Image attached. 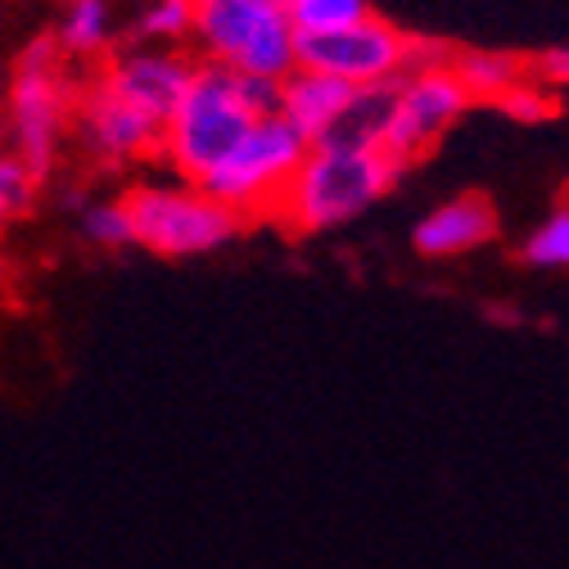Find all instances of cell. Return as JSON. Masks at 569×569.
Masks as SVG:
<instances>
[{
	"label": "cell",
	"instance_id": "cell-1",
	"mask_svg": "<svg viewBox=\"0 0 569 569\" xmlns=\"http://www.w3.org/2000/svg\"><path fill=\"white\" fill-rule=\"evenodd\" d=\"M398 177L402 168L385 150H312L308 146L290 186L280 190L271 218H280L299 236L339 231L352 218H362L367 208H376L398 186Z\"/></svg>",
	"mask_w": 569,
	"mask_h": 569
},
{
	"label": "cell",
	"instance_id": "cell-2",
	"mask_svg": "<svg viewBox=\"0 0 569 569\" xmlns=\"http://www.w3.org/2000/svg\"><path fill=\"white\" fill-rule=\"evenodd\" d=\"M253 122H258V113L244 100L240 73L203 59V63H194V78H190L177 113L163 122L159 146L168 150L172 168L186 181H203L240 146Z\"/></svg>",
	"mask_w": 569,
	"mask_h": 569
},
{
	"label": "cell",
	"instance_id": "cell-3",
	"mask_svg": "<svg viewBox=\"0 0 569 569\" xmlns=\"http://www.w3.org/2000/svg\"><path fill=\"white\" fill-rule=\"evenodd\" d=\"M190 41L208 63L244 78L280 82L295 73V28L284 0H194Z\"/></svg>",
	"mask_w": 569,
	"mask_h": 569
},
{
	"label": "cell",
	"instance_id": "cell-4",
	"mask_svg": "<svg viewBox=\"0 0 569 569\" xmlns=\"http://www.w3.org/2000/svg\"><path fill=\"white\" fill-rule=\"evenodd\" d=\"M131 218V244L150 249L159 258H199L218 253L240 236V212L203 194L199 186H136L122 194Z\"/></svg>",
	"mask_w": 569,
	"mask_h": 569
},
{
	"label": "cell",
	"instance_id": "cell-5",
	"mask_svg": "<svg viewBox=\"0 0 569 569\" xmlns=\"http://www.w3.org/2000/svg\"><path fill=\"white\" fill-rule=\"evenodd\" d=\"M308 154V136L295 131L280 113L276 118H258L240 146L212 168L203 181H194L203 194H212L218 203H227L240 218H271L280 190L290 186L295 168Z\"/></svg>",
	"mask_w": 569,
	"mask_h": 569
},
{
	"label": "cell",
	"instance_id": "cell-6",
	"mask_svg": "<svg viewBox=\"0 0 569 569\" xmlns=\"http://www.w3.org/2000/svg\"><path fill=\"white\" fill-rule=\"evenodd\" d=\"M295 68L339 78L348 87H371V82H398L416 68V37L398 32L389 19L367 14L362 23L295 37Z\"/></svg>",
	"mask_w": 569,
	"mask_h": 569
},
{
	"label": "cell",
	"instance_id": "cell-7",
	"mask_svg": "<svg viewBox=\"0 0 569 569\" xmlns=\"http://www.w3.org/2000/svg\"><path fill=\"white\" fill-rule=\"evenodd\" d=\"M475 109L470 91L452 73V63H425L398 78V100H393V122L385 136V154L407 172L420 163L439 140Z\"/></svg>",
	"mask_w": 569,
	"mask_h": 569
},
{
	"label": "cell",
	"instance_id": "cell-8",
	"mask_svg": "<svg viewBox=\"0 0 569 569\" xmlns=\"http://www.w3.org/2000/svg\"><path fill=\"white\" fill-rule=\"evenodd\" d=\"M68 122V87L59 78L54 46L37 41L23 59L10 87V131H14V159L37 177L54 163L59 136Z\"/></svg>",
	"mask_w": 569,
	"mask_h": 569
},
{
	"label": "cell",
	"instance_id": "cell-9",
	"mask_svg": "<svg viewBox=\"0 0 569 569\" xmlns=\"http://www.w3.org/2000/svg\"><path fill=\"white\" fill-rule=\"evenodd\" d=\"M190 78H194L190 54H181L177 46H146V50H127L122 59H113L100 87L163 127L177 113Z\"/></svg>",
	"mask_w": 569,
	"mask_h": 569
},
{
	"label": "cell",
	"instance_id": "cell-10",
	"mask_svg": "<svg viewBox=\"0 0 569 569\" xmlns=\"http://www.w3.org/2000/svg\"><path fill=\"white\" fill-rule=\"evenodd\" d=\"M78 136H82V146L96 159L127 163V159L150 154L159 140H163V127L154 118H146L140 109H131L127 100H118L113 91L96 87L82 100V109H78Z\"/></svg>",
	"mask_w": 569,
	"mask_h": 569
},
{
	"label": "cell",
	"instance_id": "cell-11",
	"mask_svg": "<svg viewBox=\"0 0 569 569\" xmlns=\"http://www.w3.org/2000/svg\"><path fill=\"white\" fill-rule=\"evenodd\" d=\"M497 236V212L483 194H457L430 208L411 231V244L420 258H461L483 249Z\"/></svg>",
	"mask_w": 569,
	"mask_h": 569
},
{
	"label": "cell",
	"instance_id": "cell-12",
	"mask_svg": "<svg viewBox=\"0 0 569 569\" xmlns=\"http://www.w3.org/2000/svg\"><path fill=\"white\" fill-rule=\"evenodd\" d=\"M398 82H371L352 87L348 100L335 109V118L308 140L312 150H385V136L393 122Z\"/></svg>",
	"mask_w": 569,
	"mask_h": 569
},
{
	"label": "cell",
	"instance_id": "cell-13",
	"mask_svg": "<svg viewBox=\"0 0 569 569\" xmlns=\"http://www.w3.org/2000/svg\"><path fill=\"white\" fill-rule=\"evenodd\" d=\"M348 82L312 73V68H295L290 78H280V118L295 131H303L308 140L335 118V109L348 100Z\"/></svg>",
	"mask_w": 569,
	"mask_h": 569
},
{
	"label": "cell",
	"instance_id": "cell-14",
	"mask_svg": "<svg viewBox=\"0 0 569 569\" xmlns=\"http://www.w3.org/2000/svg\"><path fill=\"white\" fill-rule=\"evenodd\" d=\"M452 73L461 78L470 100H502L507 91H516L529 78L516 54H497V50H466V54H457Z\"/></svg>",
	"mask_w": 569,
	"mask_h": 569
},
{
	"label": "cell",
	"instance_id": "cell-15",
	"mask_svg": "<svg viewBox=\"0 0 569 569\" xmlns=\"http://www.w3.org/2000/svg\"><path fill=\"white\" fill-rule=\"evenodd\" d=\"M113 37V14H109V0H73L63 10L59 23V46L68 54H100Z\"/></svg>",
	"mask_w": 569,
	"mask_h": 569
},
{
	"label": "cell",
	"instance_id": "cell-16",
	"mask_svg": "<svg viewBox=\"0 0 569 569\" xmlns=\"http://www.w3.org/2000/svg\"><path fill=\"white\" fill-rule=\"evenodd\" d=\"M295 37H317V32H339L371 14V0H284Z\"/></svg>",
	"mask_w": 569,
	"mask_h": 569
},
{
	"label": "cell",
	"instance_id": "cell-17",
	"mask_svg": "<svg viewBox=\"0 0 569 569\" xmlns=\"http://www.w3.org/2000/svg\"><path fill=\"white\" fill-rule=\"evenodd\" d=\"M520 258L538 271H569V203L547 212L542 227L520 244Z\"/></svg>",
	"mask_w": 569,
	"mask_h": 569
},
{
	"label": "cell",
	"instance_id": "cell-18",
	"mask_svg": "<svg viewBox=\"0 0 569 569\" xmlns=\"http://www.w3.org/2000/svg\"><path fill=\"white\" fill-rule=\"evenodd\" d=\"M194 32V0H150L136 19V37L150 46H177Z\"/></svg>",
	"mask_w": 569,
	"mask_h": 569
},
{
	"label": "cell",
	"instance_id": "cell-19",
	"mask_svg": "<svg viewBox=\"0 0 569 569\" xmlns=\"http://www.w3.org/2000/svg\"><path fill=\"white\" fill-rule=\"evenodd\" d=\"M82 231L91 244L100 249H127L131 244V218H127V203L109 199V203H91L82 212Z\"/></svg>",
	"mask_w": 569,
	"mask_h": 569
},
{
	"label": "cell",
	"instance_id": "cell-20",
	"mask_svg": "<svg viewBox=\"0 0 569 569\" xmlns=\"http://www.w3.org/2000/svg\"><path fill=\"white\" fill-rule=\"evenodd\" d=\"M32 199V172L14 159V154H0V208L19 212Z\"/></svg>",
	"mask_w": 569,
	"mask_h": 569
},
{
	"label": "cell",
	"instance_id": "cell-21",
	"mask_svg": "<svg viewBox=\"0 0 569 569\" xmlns=\"http://www.w3.org/2000/svg\"><path fill=\"white\" fill-rule=\"evenodd\" d=\"M497 104H502L507 113H516V118H525V122H538V118H547V113H551V100H547L542 91H533V78H525L516 91H507Z\"/></svg>",
	"mask_w": 569,
	"mask_h": 569
},
{
	"label": "cell",
	"instance_id": "cell-22",
	"mask_svg": "<svg viewBox=\"0 0 569 569\" xmlns=\"http://www.w3.org/2000/svg\"><path fill=\"white\" fill-rule=\"evenodd\" d=\"M538 78H547V82H565V87H569V46L547 50V54L538 59Z\"/></svg>",
	"mask_w": 569,
	"mask_h": 569
},
{
	"label": "cell",
	"instance_id": "cell-23",
	"mask_svg": "<svg viewBox=\"0 0 569 569\" xmlns=\"http://www.w3.org/2000/svg\"><path fill=\"white\" fill-rule=\"evenodd\" d=\"M6 218H10V212H6V208H0V222H6Z\"/></svg>",
	"mask_w": 569,
	"mask_h": 569
}]
</instances>
